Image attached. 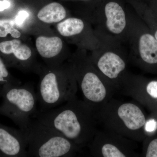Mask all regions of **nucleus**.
Instances as JSON below:
<instances>
[{
  "label": "nucleus",
  "mask_w": 157,
  "mask_h": 157,
  "mask_svg": "<svg viewBox=\"0 0 157 157\" xmlns=\"http://www.w3.org/2000/svg\"><path fill=\"white\" fill-rule=\"evenodd\" d=\"M33 118L56 130L80 149L88 146L98 130L95 113L76 96L61 106L38 110Z\"/></svg>",
  "instance_id": "obj_1"
},
{
  "label": "nucleus",
  "mask_w": 157,
  "mask_h": 157,
  "mask_svg": "<svg viewBox=\"0 0 157 157\" xmlns=\"http://www.w3.org/2000/svg\"><path fill=\"white\" fill-rule=\"evenodd\" d=\"M98 123L104 128L134 140L139 141L145 130L146 117L143 110L133 102L111 98L95 113Z\"/></svg>",
  "instance_id": "obj_2"
},
{
  "label": "nucleus",
  "mask_w": 157,
  "mask_h": 157,
  "mask_svg": "<svg viewBox=\"0 0 157 157\" xmlns=\"http://www.w3.org/2000/svg\"><path fill=\"white\" fill-rule=\"evenodd\" d=\"M25 133L28 157H73L80 150L60 133L36 119H32Z\"/></svg>",
  "instance_id": "obj_3"
},
{
  "label": "nucleus",
  "mask_w": 157,
  "mask_h": 157,
  "mask_svg": "<svg viewBox=\"0 0 157 157\" xmlns=\"http://www.w3.org/2000/svg\"><path fill=\"white\" fill-rule=\"evenodd\" d=\"M70 67L83 101L96 113L113 98L116 90L101 76L86 55L76 57Z\"/></svg>",
  "instance_id": "obj_4"
},
{
  "label": "nucleus",
  "mask_w": 157,
  "mask_h": 157,
  "mask_svg": "<svg viewBox=\"0 0 157 157\" xmlns=\"http://www.w3.org/2000/svg\"><path fill=\"white\" fill-rule=\"evenodd\" d=\"M37 90L40 111L65 104L76 96L78 85L71 67L45 70Z\"/></svg>",
  "instance_id": "obj_5"
},
{
  "label": "nucleus",
  "mask_w": 157,
  "mask_h": 157,
  "mask_svg": "<svg viewBox=\"0 0 157 157\" xmlns=\"http://www.w3.org/2000/svg\"><path fill=\"white\" fill-rule=\"evenodd\" d=\"M0 115L9 118L24 132L38 111L36 92L31 84L3 85Z\"/></svg>",
  "instance_id": "obj_6"
},
{
  "label": "nucleus",
  "mask_w": 157,
  "mask_h": 157,
  "mask_svg": "<svg viewBox=\"0 0 157 157\" xmlns=\"http://www.w3.org/2000/svg\"><path fill=\"white\" fill-rule=\"evenodd\" d=\"M129 59L147 72H157V41L137 14L128 13Z\"/></svg>",
  "instance_id": "obj_7"
},
{
  "label": "nucleus",
  "mask_w": 157,
  "mask_h": 157,
  "mask_svg": "<svg viewBox=\"0 0 157 157\" xmlns=\"http://www.w3.org/2000/svg\"><path fill=\"white\" fill-rule=\"evenodd\" d=\"M101 44L92 51L90 58L98 72L116 90H119L127 71L128 57L121 43L100 39Z\"/></svg>",
  "instance_id": "obj_8"
},
{
  "label": "nucleus",
  "mask_w": 157,
  "mask_h": 157,
  "mask_svg": "<svg viewBox=\"0 0 157 157\" xmlns=\"http://www.w3.org/2000/svg\"><path fill=\"white\" fill-rule=\"evenodd\" d=\"M94 30L99 39L112 40L122 43L127 41L128 12L119 3L109 1L98 8L91 15Z\"/></svg>",
  "instance_id": "obj_9"
},
{
  "label": "nucleus",
  "mask_w": 157,
  "mask_h": 157,
  "mask_svg": "<svg viewBox=\"0 0 157 157\" xmlns=\"http://www.w3.org/2000/svg\"><path fill=\"white\" fill-rule=\"evenodd\" d=\"M88 147L93 156H136L135 141L107 129L98 130Z\"/></svg>",
  "instance_id": "obj_10"
},
{
  "label": "nucleus",
  "mask_w": 157,
  "mask_h": 157,
  "mask_svg": "<svg viewBox=\"0 0 157 157\" xmlns=\"http://www.w3.org/2000/svg\"><path fill=\"white\" fill-rule=\"evenodd\" d=\"M27 146L25 132L0 123V152L5 157H28Z\"/></svg>",
  "instance_id": "obj_11"
},
{
  "label": "nucleus",
  "mask_w": 157,
  "mask_h": 157,
  "mask_svg": "<svg viewBox=\"0 0 157 157\" xmlns=\"http://www.w3.org/2000/svg\"><path fill=\"white\" fill-rule=\"evenodd\" d=\"M57 29L63 36L68 38L82 37L92 51L99 47L101 44L94 29L84 21L77 17H69L58 25Z\"/></svg>",
  "instance_id": "obj_12"
},
{
  "label": "nucleus",
  "mask_w": 157,
  "mask_h": 157,
  "mask_svg": "<svg viewBox=\"0 0 157 157\" xmlns=\"http://www.w3.org/2000/svg\"><path fill=\"white\" fill-rule=\"evenodd\" d=\"M32 52L27 45L18 39L0 41V56L7 67L20 66L29 62L32 58Z\"/></svg>",
  "instance_id": "obj_13"
},
{
  "label": "nucleus",
  "mask_w": 157,
  "mask_h": 157,
  "mask_svg": "<svg viewBox=\"0 0 157 157\" xmlns=\"http://www.w3.org/2000/svg\"><path fill=\"white\" fill-rule=\"evenodd\" d=\"M36 47L39 54L46 59L51 60L59 54L63 48V42L58 37H38Z\"/></svg>",
  "instance_id": "obj_14"
},
{
  "label": "nucleus",
  "mask_w": 157,
  "mask_h": 157,
  "mask_svg": "<svg viewBox=\"0 0 157 157\" xmlns=\"http://www.w3.org/2000/svg\"><path fill=\"white\" fill-rule=\"evenodd\" d=\"M67 16V11L63 6L57 2L46 5L41 9L37 14L38 18L47 24L60 22Z\"/></svg>",
  "instance_id": "obj_15"
},
{
  "label": "nucleus",
  "mask_w": 157,
  "mask_h": 157,
  "mask_svg": "<svg viewBox=\"0 0 157 157\" xmlns=\"http://www.w3.org/2000/svg\"><path fill=\"white\" fill-rule=\"evenodd\" d=\"M124 80L144 88L147 95L152 99L157 100V80L147 81L143 77L132 75L128 72L123 81Z\"/></svg>",
  "instance_id": "obj_16"
},
{
  "label": "nucleus",
  "mask_w": 157,
  "mask_h": 157,
  "mask_svg": "<svg viewBox=\"0 0 157 157\" xmlns=\"http://www.w3.org/2000/svg\"><path fill=\"white\" fill-rule=\"evenodd\" d=\"M135 7L136 14L145 23L157 41V18L151 9L143 4L136 5Z\"/></svg>",
  "instance_id": "obj_17"
},
{
  "label": "nucleus",
  "mask_w": 157,
  "mask_h": 157,
  "mask_svg": "<svg viewBox=\"0 0 157 157\" xmlns=\"http://www.w3.org/2000/svg\"><path fill=\"white\" fill-rule=\"evenodd\" d=\"M14 20L0 18V39H6L9 36L13 39H18L20 32L15 28Z\"/></svg>",
  "instance_id": "obj_18"
},
{
  "label": "nucleus",
  "mask_w": 157,
  "mask_h": 157,
  "mask_svg": "<svg viewBox=\"0 0 157 157\" xmlns=\"http://www.w3.org/2000/svg\"><path fill=\"white\" fill-rule=\"evenodd\" d=\"M6 84L20 85L21 82L11 76L6 63L0 56V85L3 86Z\"/></svg>",
  "instance_id": "obj_19"
},
{
  "label": "nucleus",
  "mask_w": 157,
  "mask_h": 157,
  "mask_svg": "<svg viewBox=\"0 0 157 157\" xmlns=\"http://www.w3.org/2000/svg\"><path fill=\"white\" fill-rule=\"evenodd\" d=\"M145 156L157 157V138L150 141L145 151Z\"/></svg>",
  "instance_id": "obj_20"
},
{
  "label": "nucleus",
  "mask_w": 157,
  "mask_h": 157,
  "mask_svg": "<svg viewBox=\"0 0 157 157\" xmlns=\"http://www.w3.org/2000/svg\"><path fill=\"white\" fill-rule=\"evenodd\" d=\"M29 16L28 12L26 11L22 10L18 11L14 19L15 25H17L18 26L22 25L25 21Z\"/></svg>",
  "instance_id": "obj_21"
},
{
  "label": "nucleus",
  "mask_w": 157,
  "mask_h": 157,
  "mask_svg": "<svg viewBox=\"0 0 157 157\" xmlns=\"http://www.w3.org/2000/svg\"><path fill=\"white\" fill-rule=\"evenodd\" d=\"M149 8L157 18V0H152Z\"/></svg>",
  "instance_id": "obj_22"
},
{
  "label": "nucleus",
  "mask_w": 157,
  "mask_h": 157,
  "mask_svg": "<svg viewBox=\"0 0 157 157\" xmlns=\"http://www.w3.org/2000/svg\"><path fill=\"white\" fill-rule=\"evenodd\" d=\"M3 86L0 85V98L2 97V91Z\"/></svg>",
  "instance_id": "obj_23"
},
{
  "label": "nucleus",
  "mask_w": 157,
  "mask_h": 157,
  "mask_svg": "<svg viewBox=\"0 0 157 157\" xmlns=\"http://www.w3.org/2000/svg\"><path fill=\"white\" fill-rule=\"evenodd\" d=\"M0 157H5L4 155H3L2 153L1 152H0Z\"/></svg>",
  "instance_id": "obj_24"
},
{
  "label": "nucleus",
  "mask_w": 157,
  "mask_h": 157,
  "mask_svg": "<svg viewBox=\"0 0 157 157\" xmlns=\"http://www.w3.org/2000/svg\"><path fill=\"white\" fill-rule=\"evenodd\" d=\"M80 1H90V0H80Z\"/></svg>",
  "instance_id": "obj_25"
}]
</instances>
